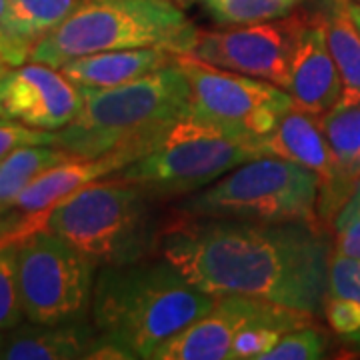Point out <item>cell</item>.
Wrapping results in <instances>:
<instances>
[{"label": "cell", "mask_w": 360, "mask_h": 360, "mask_svg": "<svg viewBox=\"0 0 360 360\" xmlns=\"http://www.w3.org/2000/svg\"><path fill=\"white\" fill-rule=\"evenodd\" d=\"M162 236V255L200 290L243 295L319 314L330 243L319 224L196 217Z\"/></svg>", "instance_id": "1"}, {"label": "cell", "mask_w": 360, "mask_h": 360, "mask_svg": "<svg viewBox=\"0 0 360 360\" xmlns=\"http://www.w3.org/2000/svg\"><path fill=\"white\" fill-rule=\"evenodd\" d=\"M170 260L101 266L92 290L98 342L90 359H148L168 338L214 307Z\"/></svg>", "instance_id": "2"}, {"label": "cell", "mask_w": 360, "mask_h": 360, "mask_svg": "<svg viewBox=\"0 0 360 360\" xmlns=\"http://www.w3.org/2000/svg\"><path fill=\"white\" fill-rule=\"evenodd\" d=\"M80 90L82 108L58 130L56 142L75 156L92 158L129 144H155L170 127L193 115L188 78L174 60L120 86Z\"/></svg>", "instance_id": "3"}, {"label": "cell", "mask_w": 360, "mask_h": 360, "mask_svg": "<svg viewBox=\"0 0 360 360\" xmlns=\"http://www.w3.org/2000/svg\"><path fill=\"white\" fill-rule=\"evenodd\" d=\"M196 34L170 0H78L75 11L32 46L28 60L60 68L106 51L165 49L191 54Z\"/></svg>", "instance_id": "4"}, {"label": "cell", "mask_w": 360, "mask_h": 360, "mask_svg": "<svg viewBox=\"0 0 360 360\" xmlns=\"http://www.w3.org/2000/svg\"><path fill=\"white\" fill-rule=\"evenodd\" d=\"M44 229L63 236L96 266L142 260L156 240L148 191L118 176L90 182L58 200Z\"/></svg>", "instance_id": "5"}, {"label": "cell", "mask_w": 360, "mask_h": 360, "mask_svg": "<svg viewBox=\"0 0 360 360\" xmlns=\"http://www.w3.org/2000/svg\"><path fill=\"white\" fill-rule=\"evenodd\" d=\"M319 194L321 180L312 170L262 155L200 188L180 205V210L194 219L316 224Z\"/></svg>", "instance_id": "6"}, {"label": "cell", "mask_w": 360, "mask_h": 360, "mask_svg": "<svg viewBox=\"0 0 360 360\" xmlns=\"http://www.w3.org/2000/svg\"><path fill=\"white\" fill-rule=\"evenodd\" d=\"M258 156H262L260 148L236 141L191 115L170 127L146 155L116 176L148 193H196Z\"/></svg>", "instance_id": "7"}, {"label": "cell", "mask_w": 360, "mask_h": 360, "mask_svg": "<svg viewBox=\"0 0 360 360\" xmlns=\"http://www.w3.org/2000/svg\"><path fill=\"white\" fill-rule=\"evenodd\" d=\"M174 63L188 78L194 118L250 146L258 148L295 108L290 92L272 82L222 70L191 54H176Z\"/></svg>", "instance_id": "8"}, {"label": "cell", "mask_w": 360, "mask_h": 360, "mask_svg": "<svg viewBox=\"0 0 360 360\" xmlns=\"http://www.w3.org/2000/svg\"><path fill=\"white\" fill-rule=\"evenodd\" d=\"M25 319L63 324L86 319L96 264L54 232L40 229L16 246Z\"/></svg>", "instance_id": "9"}, {"label": "cell", "mask_w": 360, "mask_h": 360, "mask_svg": "<svg viewBox=\"0 0 360 360\" xmlns=\"http://www.w3.org/2000/svg\"><path fill=\"white\" fill-rule=\"evenodd\" d=\"M307 18H274L243 28L198 32L191 56L206 65L260 78L288 90L296 40Z\"/></svg>", "instance_id": "10"}, {"label": "cell", "mask_w": 360, "mask_h": 360, "mask_svg": "<svg viewBox=\"0 0 360 360\" xmlns=\"http://www.w3.org/2000/svg\"><path fill=\"white\" fill-rule=\"evenodd\" d=\"M82 108V90L49 65H18L0 75V118L63 130Z\"/></svg>", "instance_id": "11"}, {"label": "cell", "mask_w": 360, "mask_h": 360, "mask_svg": "<svg viewBox=\"0 0 360 360\" xmlns=\"http://www.w3.org/2000/svg\"><path fill=\"white\" fill-rule=\"evenodd\" d=\"M262 155L278 156L298 162L312 170L321 180L319 210L321 217L336 214L345 205L354 184L345 176L330 144L324 136L319 116H312L300 108H290L281 118L278 127L258 142Z\"/></svg>", "instance_id": "12"}, {"label": "cell", "mask_w": 360, "mask_h": 360, "mask_svg": "<svg viewBox=\"0 0 360 360\" xmlns=\"http://www.w3.org/2000/svg\"><path fill=\"white\" fill-rule=\"evenodd\" d=\"M272 307L274 302L250 296H217L214 307L168 338L156 350L153 360H231L236 335Z\"/></svg>", "instance_id": "13"}, {"label": "cell", "mask_w": 360, "mask_h": 360, "mask_svg": "<svg viewBox=\"0 0 360 360\" xmlns=\"http://www.w3.org/2000/svg\"><path fill=\"white\" fill-rule=\"evenodd\" d=\"M155 144H129V146L116 148L106 155L92 156V158L70 156L68 160L44 170L40 176L32 180L25 191L14 198L11 210H20L28 214L51 210L58 200L66 198L68 194L77 193L90 182L118 174L122 168H127L134 160H139L142 155H146Z\"/></svg>", "instance_id": "14"}, {"label": "cell", "mask_w": 360, "mask_h": 360, "mask_svg": "<svg viewBox=\"0 0 360 360\" xmlns=\"http://www.w3.org/2000/svg\"><path fill=\"white\" fill-rule=\"evenodd\" d=\"M288 92L296 108L312 116L330 112L342 96V78L328 49L321 18H307L298 34Z\"/></svg>", "instance_id": "15"}, {"label": "cell", "mask_w": 360, "mask_h": 360, "mask_svg": "<svg viewBox=\"0 0 360 360\" xmlns=\"http://www.w3.org/2000/svg\"><path fill=\"white\" fill-rule=\"evenodd\" d=\"M98 342L94 324L86 321L63 324H16L0 330L2 360H75L90 359Z\"/></svg>", "instance_id": "16"}, {"label": "cell", "mask_w": 360, "mask_h": 360, "mask_svg": "<svg viewBox=\"0 0 360 360\" xmlns=\"http://www.w3.org/2000/svg\"><path fill=\"white\" fill-rule=\"evenodd\" d=\"M176 54L165 49H127L80 56L58 70L80 89H110L170 65Z\"/></svg>", "instance_id": "17"}, {"label": "cell", "mask_w": 360, "mask_h": 360, "mask_svg": "<svg viewBox=\"0 0 360 360\" xmlns=\"http://www.w3.org/2000/svg\"><path fill=\"white\" fill-rule=\"evenodd\" d=\"M321 20L342 78V96L336 106L360 104V30L348 11V0H328Z\"/></svg>", "instance_id": "18"}, {"label": "cell", "mask_w": 360, "mask_h": 360, "mask_svg": "<svg viewBox=\"0 0 360 360\" xmlns=\"http://www.w3.org/2000/svg\"><path fill=\"white\" fill-rule=\"evenodd\" d=\"M70 155L58 146H22L0 160V214L8 212L14 198L44 170L68 160Z\"/></svg>", "instance_id": "19"}, {"label": "cell", "mask_w": 360, "mask_h": 360, "mask_svg": "<svg viewBox=\"0 0 360 360\" xmlns=\"http://www.w3.org/2000/svg\"><path fill=\"white\" fill-rule=\"evenodd\" d=\"M78 0H11L0 26L30 51L75 11Z\"/></svg>", "instance_id": "20"}, {"label": "cell", "mask_w": 360, "mask_h": 360, "mask_svg": "<svg viewBox=\"0 0 360 360\" xmlns=\"http://www.w3.org/2000/svg\"><path fill=\"white\" fill-rule=\"evenodd\" d=\"M319 120L345 176L356 184L360 179V104L335 106Z\"/></svg>", "instance_id": "21"}, {"label": "cell", "mask_w": 360, "mask_h": 360, "mask_svg": "<svg viewBox=\"0 0 360 360\" xmlns=\"http://www.w3.org/2000/svg\"><path fill=\"white\" fill-rule=\"evenodd\" d=\"M220 25H255L290 14L302 0H200Z\"/></svg>", "instance_id": "22"}, {"label": "cell", "mask_w": 360, "mask_h": 360, "mask_svg": "<svg viewBox=\"0 0 360 360\" xmlns=\"http://www.w3.org/2000/svg\"><path fill=\"white\" fill-rule=\"evenodd\" d=\"M16 246L0 248V330L13 328L25 319L20 288H18V260Z\"/></svg>", "instance_id": "23"}, {"label": "cell", "mask_w": 360, "mask_h": 360, "mask_svg": "<svg viewBox=\"0 0 360 360\" xmlns=\"http://www.w3.org/2000/svg\"><path fill=\"white\" fill-rule=\"evenodd\" d=\"M324 348L321 333L307 324L286 333L262 360H319L324 356Z\"/></svg>", "instance_id": "24"}, {"label": "cell", "mask_w": 360, "mask_h": 360, "mask_svg": "<svg viewBox=\"0 0 360 360\" xmlns=\"http://www.w3.org/2000/svg\"><path fill=\"white\" fill-rule=\"evenodd\" d=\"M333 224L336 252L360 258V179L345 205L336 210Z\"/></svg>", "instance_id": "25"}, {"label": "cell", "mask_w": 360, "mask_h": 360, "mask_svg": "<svg viewBox=\"0 0 360 360\" xmlns=\"http://www.w3.org/2000/svg\"><path fill=\"white\" fill-rule=\"evenodd\" d=\"M58 132L0 118V160L22 146H56Z\"/></svg>", "instance_id": "26"}, {"label": "cell", "mask_w": 360, "mask_h": 360, "mask_svg": "<svg viewBox=\"0 0 360 360\" xmlns=\"http://www.w3.org/2000/svg\"><path fill=\"white\" fill-rule=\"evenodd\" d=\"M328 296L360 302V258L335 252L328 266Z\"/></svg>", "instance_id": "27"}, {"label": "cell", "mask_w": 360, "mask_h": 360, "mask_svg": "<svg viewBox=\"0 0 360 360\" xmlns=\"http://www.w3.org/2000/svg\"><path fill=\"white\" fill-rule=\"evenodd\" d=\"M324 316L336 335L360 342V302L340 296H326Z\"/></svg>", "instance_id": "28"}, {"label": "cell", "mask_w": 360, "mask_h": 360, "mask_svg": "<svg viewBox=\"0 0 360 360\" xmlns=\"http://www.w3.org/2000/svg\"><path fill=\"white\" fill-rule=\"evenodd\" d=\"M49 210L44 212H20V210H8L0 214V248L8 245H18L20 240H25L26 236H30L32 232L44 229L46 224Z\"/></svg>", "instance_id": "29"}, {"label": "cell", "mask_w": 360, "mask_h": 360, "mask_svg": "<svg viewBox=\"0 0 360 360\" xmlns=\"http://www.w3.org/2000/svg\"><path fill=\"white\" fill-rule=\"evenodd\" d=\"M28 56L30 49L0 26V75L13 66L25 65Z\"/></svg>", "instance_id": "30"}, {"label": "cell", "mask_w": 360, "mask_h": 360, "mask_svg": "<svg viewBox=\"0 0 360 360\" xmlns=\"http://www.w3.org/2000/svg\"><path fill=\"white\" fill-rule=\"evenodd\" d=\"M348 11H350V14H352V18H354V22H356V26H359V30H360V4L359 2H350V0H348Z\"/></svg>", "instance_id": "31"}, {"label": "cell", "mask_w": 360, "mask_h": 360, "mask_svg": "<svg viewBox=\"0 0 360 360\" xmlns=\"http://www.w3.org/2000/svg\"><path fill=\"white\" fill-rule=\"evenodd\" d=\"M8 2L11 0H0V22L4 20V16H6V11H8Z\"/></svg>", "instance_id": "32"}]
</instances>
